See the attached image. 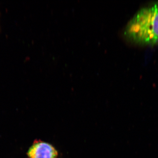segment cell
<instances>
[{"mask_svg":"<svg viewBox=\"0 0 158 158\" xmlns=\"http://www.w3.org/2000/svg\"><path fill=\"white\" fill-rule=\"evenodd\" d=\"M123 34L126 39L137 44H158V2L138 11L127 25Z\"/></svg>","mask_w":158,"mask_h":158,"instance_id":"6da1fadb","label":"cell"},{"mask_svg":"<svg viewBox=\"0 0 158 158\" xmlns=\"http://www.w3.org/2000/svg\"><path fill=\"white\" fill-rule=\"evenodd\" d=\"M27 155L29 158H58L59 152L52 144L37 141L30 148Z\"/></svg>","mask_w":158,"mask_h":158,"instance_id":"7a4b0ae2","label":"cell"}]
</instances>
